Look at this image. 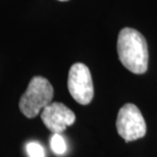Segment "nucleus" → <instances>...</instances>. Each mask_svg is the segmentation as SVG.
I'll list each match as a JSON object with an SVG mask.
<instances>
[{
  "label": "nucleus",
  "instance_id": "f257e3e1",
  "mask_svg": "<svg viewBox=\"0 0 157 157\" xmlns=\"http://www.w3.org/2000/svg\"><path fill=\"white\" fill-rule=\"evenodd\" d=\"M117 54L122 65L136 75L146 73L149 52L146 39L132 28H124L118 34Z\"/></svg>",
  "mask_w": 157,
  "mask_h": 157
},
{
  "label": "nucleus",
  "instance_id": "f03ea898",
  "mask_svg": "<svg viewBox=\"0 0 157 157\" xmlns=\"http://www.w3.org/2000/svg\"><path fill=\"white\" fill-rule=\"evenodd\" d=\"M53 94V87L47 78L40 76L34 77L18 103L21 113L28 118L36 117L51 103Z\"/></svg>",
  "mask_w": 157,
  "mask_h": 157
},
{
  "label": "nucleus",
  "instance_id": "7ed1b4c3",
  "mask_svg": "<svg viewBox=\"0 0 157 157\" xmlns=\"http://www.w3.org/2000/svg\"><path fill=\"white\" fill-rule=\"evenodd\" d=\"M117 130L125 142L139 140L146 135L145 119L135 104L127 103L119 109L117 118Z\"/></svg>",
  "mask_w": 157,
  "mask_h": 157
},
{
  "label": "nucleus",
  "instance_id": "20e7f679",
  "mask_svg": "<svg viewBox=\"0 0 157 157\" xmlns=\"http://www.w3.org/2000/svg\"><path fill=\"white\" fill-rule=\"evenodd\" d=\"M67 88L71 97L82 105H88L94 97V86L90 70L86 64L78 62L68 71Z\"/></svg>",
  "mask_w": 157,
  "mask_h": 157
},
{
  "label": "nucleus",
  "instance_id": "39448f33",
  "mask_svg": "<svg viewBox=\"0 0 157 157\" xmlns=\"http://www.w3.org/2000/svg\"><path fill=\"white\" fill-rule=\"evenodd\" d=\"M41 119L53 134H60L76 121V114L60 102H53L41 111Z\"/></svg>",
  "mask_w": 157,
  "mask_h": 157
},
{
  "label": "nucleus",
  "instance_id": "423d86ee",
  "mask_svg": "<svg viewBox=\"0 0 157 157\" xmlns=\"http://www.w3.org/2000/svg\"><path fill=\"white\" fill-rule=\"evenodd\" d=\"M51 150L57 155H63L67 152V143L60 134H53L50 139Z\"/></svg>",
  "mask_w": 157,
  "mask_h": 157
},
{
  "label": "nucleus",
  "instance_id": "0eeeda50",
  "mask_svg": "<svg viewBox=\"0 0 157 157\" xmlns=\"http://www.w3.org/2000/svg\"><path fill=\"white\" fill-rule=\"evenodd\" d=\"M26 150L29 157H45L43 147L37 142H30L26 145Z\"/></svg>",
  "mask_w": 157,
  "mask_h": 157
},
{
  "label": "nucleus",
  "instance_id": "6e6552de",
  "mask_svg": "<svg viewBox=\"0 0 157 157\" xmlns=\"http://www.w3.org/2000/svg\"><path fill=\"white\" fill-rule=\"evenodd\" d=\"M59 1H67V0H59Z\"/></svg>",
  "mask_w": 157,
  "mask_h": 157
}]
</instances>
